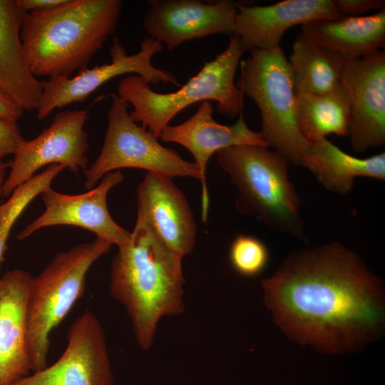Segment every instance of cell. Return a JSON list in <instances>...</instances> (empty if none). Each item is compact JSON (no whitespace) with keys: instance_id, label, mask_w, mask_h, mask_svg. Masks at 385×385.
Instances as JSON below:
<instances>
[{"instance_id":"6da1fadb","label":"cell","mask_w":385,"mask_h":385,"mask_svg":"<svg viewBox=\"0 0 385 385\" xmlns=\"http://www.w3.org/2000/svg\"><path fill=\"white\" fill-rule=\"evenodd\" d=\"M261 283L279 325L321 349L349 348L382 324L377 278L339 243L290 255Z\"/></svg>"},{"instance_id":"7a4b0ae2","label":"cell","mask_w":385,"mask_h":385,"mask_svg":"<svg viewBox=\"0 0 385 385\" xmlns=\"http://www.w3.org/2000/svg\"><path fill=\"white\" fill-rule=\"evenodd\" d=\"M182 259L138 217L129 242L113 259L110 292L125 307L143 349L150 347L163 316L184 309Z\"/></svg>"},{"instance_id":"3957f363","label":"cell","mask_w":385,"mask_h":385,"mask_svg":"<svg viewBox=\"0 0 385 385\" xmlns=\"http://www.w3.org/2000/svg\"><path fill=\"white\" fill-rule=\"evenodd\" d=\"M120 0H67L27 13L21 29L26 61L36 76L70 77L87 68L119 21Z\"/></svg>"},{"instance_id":"277c9868","label":"cell","mask_w":385,"mask_h":385,"mask_svg":"<svg viewBox=\"0 0 385 385\" xmlns=\"http://www.w3.org/2000/svg\"><path fill=\"white\" fill-rule=\"evenodd\" d=\"M243 53L232 34L226 48L175 91L155 92L144 78L134 74L120 81L116 95L133 106L131 118L158 138L180 111L200 101H213L220 113L234 118L243 111L244 94L235 83Z\"/></svg>"},{"instance_id":"5b68a950","label":"cell","mask_w":385,"mask_h":385,"mask_svg":"<svg viewBox=\"0 0 385 385\" xmlns=\"http://www.w3.org/2000/svg\"><path fill=\"white\" fill-rule=\"evenodd\" d=\"M217 162L237 188L239 212L255 216L278 232L304 238L301 202L284 157L267 147L239 145L218 151Z\"/></svg>"},{"instance_id":"8992f818","label":"cell","mask_w":385,"mask_h":385,"mask_svg":"<svg viewBox=\"0 0 385 385\" xmlns=\"http://www.w3.org/2000/svg\"><path fill=\"white\" fill-rule=\"evenodd\" d=\"M111 244L96 238L56 254L36 277H32L27 302V346L33 371L44 369L50 335L85 291L93 264L108 253Z\"/></svg>"},{"instance_id":"52a82bcc","label":"cell","mask_w":385,"mask_h":385,"mask_svg":"<svg viewBox=\"0 0 385 385\" xmlns=\"http://www.w3.org/2000/svg\"><path fill=\"white\" fill-rule=\"evenodd\" d=\"M250 52V56L240 62L236 85L258 107L260 133L268 147L289 163L300 165L309 144L297 128L296 93L288 60L281 46Z\"/></svg>"},{"instance_id":"ba28073f","label":"cell","mask_w":385,"mask_h":385,"mask_svg":"<svg viewBox=\"0 0 385 385\" xmlns=\"http://www.w3.org/2000/svg\"><path fill=\"white\" fill-rule=\"evenodd\" d=\"M111 97L103 144L96 160L84 170L85 188L91 190L107 173L128 168L170 178H193L202 184V220L206 221L209 196L198 167L182 158L175 150L163 146L158 138L131 118L125 101L116 94Z\"/></svg>"},{"instance_id":"9c48e42d","label":"cell","mask_w":385,"mask_h":385,"mask_svg":"<svg viewBox=\"0 0 385 385\" xmlns=\"http://www.w3.org/2000/svg\"><path fill=\"white\" fill-rule=\"evenodd\" d=\"M163 50V46L151 37L145 38L140 49L128 55L118 38L115 37L110 47L111 63L85 68L73 77L58 76L41 81V102L37 118L43 120L55 109L82 102L111 79L126 73H135L149 83H170L180 87L175 76L155 67L151 59Z\"/></svg>"},{"instance_id":"30bf717a","label":"cell","mask_w":385,"mask_h":385,"mask_svg":"<svg viewBox=\"0 0 385 385\" xmlns=\"http://www.w3.org/2000/svg\"><path fill=\"white\" fill-rule=\"evenodd\" d=\"M88 109L58 112L51 125L31 140H24L8 163L2 197L12 192L46 165H61L78 173L88 168V136L84 129Z\"/></svg>"},{"instance_id":"8fae6325","label":"cell","mask_w":385,"mask_h":385,"mask_svg":"<svg viewBox=\"0 0 385 385\" xmlns=\"http://www.w3.org/2000/svg\"><path fill=\"white\" fill-rule=\"evenodd\" d=\"M113 382L103 329L96 316L87 309L71 324L61 356L14 385H113Z\"/></svg>"},{"instance_id":"7c38bea8","label":"cell","mask_w":385,"mask_h":385,"mask_svg":"<svg viewBox=\"0 0 385 385\" xmlns=\"http://www.w3.org/2000/svg\"><path fill=\"white\" fill-rule=\"evenodd\" d=\"M123 178L120 170L108 173L98 186L78 195L61 193L51 188L46 189L41 193L45 210L17 235V239H26L44 227L70 225L86 229L98 239L118 247L127 244L131 232L114 221L107 205L109 191Z\"/></svg>"},{"instance_id":"4fadbf2b","label":"cell","mask_w":385,"mask_h":385,"mask_svg":"<svg viewBox=\"0 0 385 385\" xmlns=\"http://www.w3.org/2000/svg\"><path fill=\"white\" fill-rule=\"evenodd\" d=\"M340 83L350 106L349 136L354 152L385 144V51L345 60Z\"/></svg>"},{"instance_id":"5bb4252c","label":"cell","mask_w":385,"mask_h":385,"mask_svg":"<svg viewBox=\"0 0 385 385\" xmlns=\"http://www.w3.org/2000/svg\"><path fill=\"white\" fill-rule=\"evenodd\" d=\"M148 4L143 26L150 37L169 51L192 39L232 35L237 13L236 3L227 0H153Z\"/></svg>"},{"instance_id":"9a60e30c","label":"cell","mask_w":385,"mask_h":385,"mask_svg":"<svg viewBox=\"0 0 385 385\" xmlns=\"http://www.w3.org/2000/svg\"><path fill=\"white\" fill-rule=\"evenodd\" d=\"M138 217L182 258L196 243L197 227L188 200L170 178L147 172L137 189Z\"/></svg>"},{"instance_id":"2e32d148","label":"cell","mask_w":385,"mask_h":385,"mask_svg":"<svg viewBox=\"0 0 385 385\" xmlns=\"http://www.w3.org/2000/svg\"><path fill=\"white\" fill-rule=\"evenodd\" d=\"M232 34L245 51L272 50L280 46L289 28L317 19H338L342 16L333 0H284L268 6L237 4Z\"/></svg>"},{"instance_id":"e0dca14e","label":"cell","mask_w":385,"mask_h":385,"mask_svg":"<svg viewBox=\"0 0 385 385\" xmlns=\"http://www.w3.org/2000/svg\"><path fill=\"white\" fill-rule=\"evenodd\" d=\"M31 279L19 269L0 277V385H14L33 371L26 320Z\"/></svg>"},{"instance_id":"ac0fdd59","label":"cell","mask_w":385,"mask_h":385,"mask_svg":"<svg viewBox=\"0 0 385 385\" xmlns=\"http://www.w3.org/2000/svg\"><path fill=\"white\" fill-rule=\"evenodd\" d=\"M212 111L210 101H203L189 119L179 125H168L159 137L164 142L175 143L188 150L205 182L207 165L214 153L239 145L268 148L261 133L247 126L243 113L235 124L224 125L213 119Z\"/></svg>"},{"instance_id":"d6986e66","label":"cell","mask_w":385,"mask_h":385,"mask_svg":"<svg viewBox=\"0 0 385 385\" xmlns=\"http://www.w3.org/2000/svg\"><path fill=\"white\" fill-rule=\"evenodd\" d=\"M27 12L18 0H0V88L24 110H37L42 85L31 71L21 29Z\"/></svg>"},{"instance_id":"ffe728a7","label":"cell","mask_w":385,"mask_h":385,"mask_svg":"<svg viewBox=\"0 0 385 385\" xmlns=\"http://www.w3.org/2000/svg\"><path fill=\"white\" fill-rule=\"evenodd\" d=\"M301 33L344 60L360 58L384 48L385 8L369 16L314 20Z\"/></svg>"},{"instance_id":"44dd1931","label":"cell","mask_w":385,"mask_h":385,"mask_svg":"<svg viewBox=\"0 0 385 385\" xmlns=\"http://www.w3.org/2000/svg\"><path fill=\"white\" fill-rule=\"evenodd\" d=\"M300 165L307 168L327 190L349 192L357 177L385 180V153L359 158L342 150L326 138L309 145Z\"/></svg>"},{"instance_id":"7402d4cb","label":"cell","mask_w":385,"mask_h":385,"mask_svg":"<svg viewBox=\"0 0 385 385\" xmlns=\"http://www.w3.org/2000/svg\"><path fill=\"white\" fill-rule=\"evenodd\" d=\"M295 93L297 128L309 145L331 133L349 136L350 106L341 83L324 94Z\"/></svg>"},{"instance_id":"603a6c76","label":"cell","mask_w":385,"mask_h":385,"mask_svg":"<svg viewBox=\"0 0 385 385\" xmlns=\"http://www.w3.org/2000/svg\"><path fill=\"white\" fill-rule=\"evenodd\" d=\"M288 62L295 93H327L340 83L345 60L300 33L293 42Z\"/></svg>"},{"instance_id":"cb8c5ba5","label":"cell","mask_w":385,"mask_h":385,"mask_svg":"<svg viewBox=\"0 0 385 385\" xmlns=\"http://www.w3.org/2000/svg\"><path fill=\"white\" fill-rule=\"evenodd\" d=\"M64 169L61 165L48 166L41 173L36 174L16 188L7 200L0 205V268L14 223L32 200L51 188L53 179Z\"/></svg>"},{"instance_id":"d4e9b609","label":"cell","mask_w":385,"mask_h":385,"mask_svg":"<svg viewBox=\"0 0 385 385\" xmlns=\"http://www.w3.org/2000/svg\"><path fill=\"white\" fill-rule=\"evenodd\" d=\"M229 259L232 268L242 276L253 277L265 269L269 262V251L258 238L239 235L232 241Z\"/></svg>"},{"instance_id":"484cf974","label":"cell","mask_w":385,"mask_h":385,"mask_svg":"<svg viewBox=\"0 0 385 385\" xmlns=\"http://www.w3.org/2000/svg\"><path fill=\"white\" fill-rule=\"evenodd\" d=\"M24 140L17 122L0 118V160L14 155Z\"/></svg>"},{"instance_id":"4316f807","label":"cell","mask_w":385,"mask_h":385,"mask_svg":"<svg viewBox=\"0 0 385 385\" xmlns=\"http://www.w3.org/2000/svg\"><path fill=\"white\" fill-rule=\"evenodd\" d=\"M339 12L344 16H358L372 10L385 8L384 0H333Z\"/></svg>"},{"instance_id":"83f0119b","label":"cell","mask_w":385,"mask_h":385,"mask_svg":"<svg viewBox=\"0 0 385 385\" xmlns=\"http://www.w3.org/2000/svg\"><path fill=\"white\" fill-rule=\"evenodd\" d=\"M24 109L0 88V118L17 122Z\"/></svg>"},{"instance_id":"f1b7e54d","label":"cell","mask_w":385,"mask_h":385,"mask_svg":"<svg viewBox=\"0 0 385 385\" xmlns=\"http://www.w3.org/2000/svg\"><path fill=\"white\" fill-rule=\"evenodd\" d=\"M67 0H18L20 6L27 13L45 11L65 4Z\"/></svg>"},{"instance_id":"f546056e","label":"cell","mask_w":385,"mask_h":385,"mask_svg":"<svg viewBox=\"0 0 385 385\" xmlns=\"http://www.w3.org/2000/svg\"><path fill=\"white\" fill-rule=\"evenodd\" d=\"M8 163L0 160V197H2V188L6 178Z\"/></svg>"}]
</instances>
